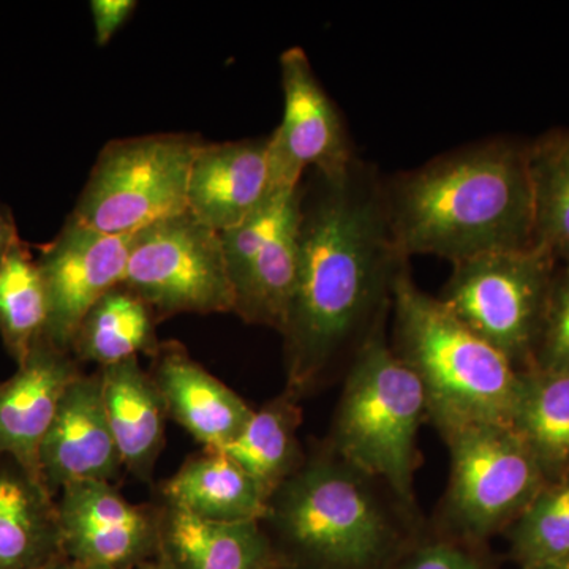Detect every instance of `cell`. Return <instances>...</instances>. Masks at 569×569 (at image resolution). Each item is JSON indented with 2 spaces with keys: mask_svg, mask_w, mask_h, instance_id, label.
<instances>
[{
  "mask_svg": "<svg viewBox=\"0 0 569 569\" xmlns=\"http://www.w3.org/2000/svg\"><path fill=\"white\" fill-rule=\"evenodd\" d=\"M302 187L299 272L282 331L288 377L307 387L391 307L392 283L408 260L392 236L383 178L358 162L337 179Z\"/></svg>",
  "mask_w": 569,
  "mask_h": 569,
  "instance_id": "1",
  "label": "cell"
},
{
  "mask_svg": "<svg viewBox=\"0 0 569 569\" xmlns=\"http://www.w3.org/2000/svg\"><path fill=\"white\" fill-rule=\"evenodd\" d=\"M389 227L400 253L449 263L535 247L527 144L492 138L383 179Z\"/></svg>",
  "mask_w": 569,
  "mask_h": 569,
  "instance_id": "2",
  "label": "cell"
},
{
  "mask_svg": "<svg viewBox=\"0 0 569 569\" xmlns=\"http://www.w3.org/2000/svg\"><path fill=\"white\" fill-rule=\"evenodd\" d=\"M395 351L425 388L427 415L440 430L468 425L511 426L523 372L427 295L407 266L392 283Z\"/></svg>",
  "mask_w": 569,
  "mask_h": 569,
  "instance_id": "3",
  "label": "cell"
},
{
  "mask_svg": "<svg viewBox=\"0 0 569 569\" xmlns=\"http://www.w3.org/2000/svg\"><path fill=\"white\" fill-rule=\"evenodd\" d=\"M385 320L355 350L335 425L339 460L378 478L402 503L413 501L417 437L425 388L385 337Z\"/></svg>",
  "mask_w": 569,
  "mask_h": 569,
  "instance_id": "4",
  "label": "cell"
},
{
  "mask_svg": "<svg viewBox=\"0 0 569 569\" xmlns=\"http://www.w3.org/2000/svg\"><path fill=\"white\" fill-rule=\"evenodd\" d=\"M284 541L326 569H367L388 546L389 527L365 477L342 460L299 467L269 501Z\"/></svg>",
  "mask_w": 569,
  "mask_h": 569,
  "instance_id": "5",
  "label": "cell"
},
{
  "mask_svg": "<svg viewBox=\"0 0 569 569\" xmlns=\"http://www.w3.org/2000/svg\"><path fill=\"white\" fill-rule=\"evenodd\" d=\"M200 144L198 138L176 133L110 142L70 219L99 233L126 236L186 213L190 168Z\"/></svg>",
  "mask_w": 569,
  "mask_h": 569,
  "instance_id": "6",
  "label": "cell"
},
{
  "mask_svg": "<svg viewBox=\"0 0 569 569\" xmlns=\"http://www.w3.org/2000/svg\"><path fill=\"white\" fill-rule=\"evenodd\" d=\"M556 276V254L545 247L482 253L452 263L440 299L527 372L533 366Z\"/></svg>",
  "mask_w": 569,
  "mask_h": 569,
  "instance_id": "7",
  "label": "cell"
},
{
  "mask_svg": "<svg viewBox=\"0 0 569 569\" xmlns=\"http://www.w3.org/2000/svg\"><path fill=\"white\" fill-rule=\"evenodd\" d=\"M123 284L160 316L234 312L222 236L189 211L134 236Z\"/></svg>",
  "mask_w": 569,
  "mask_h": 569,
  "instance_id": "8",
  "label": "cell"
},
{
  "mask_svg": "<svg viewBox=\"0 0 569 569\" xmlns=\"http://www.w3.org/2000/svg\"><path fill=\"white\" fill-rule=\"evenodd\" d=\"M441 433L451 455L449 512L471 537L509 526L548 482L511 426L468 425Z\"/></svg>",
  "mask_w": 569,
  "mask_h": 569,
  "instance_id": "9",
  "label": "cell"
},
{
  "mask_svg": "<svg viewBox=\"0 0 569 569\" xmlns=\"http://www.w3.org/2000/svg\"><path fill=\"white\" fill-rule=\"evenodd\" d=\"M279 62L283 118L268 141L272 193L298 189L306 171L337 179L358 162L342 114L306 51L290 48Z\"/></svg>",
  "mask_w": 569,
  "mask_h": 569,
  "instance_id": "10",
  "label": "cell"
},
{
  "mask_svg": "<svg viewBox=\"0 0 569 569\" xmlns=\"http://www.w3.org/2000/svg\"><path fill=\"white\" fill-rule=\"evenodd\" d=\"M134 234L112 236L67 220L54 241L41 249L39 263L48 299L44 339L71 353V343L100 299L126 279Z\"/></svg>",
  "mask_w": 569,
  "mask_h": 569,
  "instance_id": "11",
  "label": "cell"
},
{
  "mask_svg": "<svg viewBox=\"0 0 569 569\" xmlns=\"http://www.w3.org/2000/svg\"><path fill=\"white\" fill-rule=\"evenodd\" d=\"M63 556L81 568H144L153 563L159 516L134 507L107 481H82L58 493Z\"/></svg>",
  "mask_w": 569,
  "mask_h": 569,
  "instance_id": "12",
  "label": "cell"
},
{
  "mask_svg": "<svg viewBox=\"0 0 569 569\" xmlns=\"http://www.w3.org/2000/svg\"><path fill=\"white\" fill-rule=\"evenodd\" d=\"M123 466L104 413L100 376H80L67 388L47 436L37 470L52 497L82 481H107Z\"/></svg>",
  "mask_w": 569,
  "mask_h": 569,
  "instance_id": "13",
  "label": "cell"
},
{
  "mask_svg": "<svg viewBox=\"0 0 569 569\" xmlns=\"http://www.w3.org/2000/svg\"><path fill=\"white\" fill-rule=\"evenodd\" d=\"M269 137L204 144L194 153L187 209L194 219L223 233L261 208L272 194Z\"/></svg>",
  "mask_w": 569,
  "mask_h": 569,
  "instance_id": "14",
  "label": "cell"
},
{
  "mask_svg": "<svg viewBox=\"0 0 569 569\" xmlns=\"http://www.w3.org/2000/svg\"><path fill=\"white\" fill-rule=\"evenodd\" d=\"M80 376L70 353L44 337L39 340L17 373L0 383V456H9L39 478L41 441L67 388Z\"/></svg>",
  "mask_w": 569,
  "mask_h": 569,
  "instance_id": "15",
  "label": "cell"
},
{
  "mask_svg": "<svg viewBox=\"0 0 569 569\" xmlns=\"http://www.w3.org/2000/svg\"><path fill=\"white\" fill-rule=\"evenodd\" d=\"M157 355L152 380L167 413L206 449L234 440L252 418V408L197 365L179 343L157 348Z\"/></svg>",
  "mask_w": 569,
  "mask_h": 569,
  "instance_id": "16",
  "label": "cell"
},
{
  "mask_svg": "<svg viewBox=\"0 0 569 569\" xmlns=\"http://www.w3.org/2000/svg\"><path fill=\"white\" fill-rule=\"evenodd\" d=\"M159 569H276L261 522L220 523L168 505L159 516Z\"/></svg>",
  "mask_w": 569,
  "mask_h": 569,
  "instance_id": "17",
  "label": "cell"
},
{
  "mask_svg": "<svg viewBox=\"0 0 569 569\" xmlns=\"http://www.w3.org/2000/svg\"><path fill=\"white\" fill-rule=\"evenodd\" d=\"M61 553L54 497L20 462L0 456V569H39Z\"/></svg>",
  "mask_w": 569,
  "mask_h": 569,
  "instance_id": "18",
  "label": "cell"
},
{
  "mask_svg": "<svg viewBox=\"0 0 569 569\" xmlns=\"http://www.w3.org/2000/svg\"><path fill=\"white\" fill-rule=\"evenodd\" d=\"M168 505L220 523L263 522L269 498L249 473L219 449H206L164 486Z\"/></svg>",
  "mask_w": 569,
  "mask_h": 569,
  "instance_id": "19",
  "label": "cell"
},
{
  "mask_svg": "<svg viewBox=\"0 0 569 569\" xmlns=\"http://www.w3.org/2000/svg\"><path fill=\"white\" fill-rule=\"evenodd\" d=\"M99 376L104 413L122 463L134 473H148L163 443L167 410L159 389L138 358L102 367Z\"/></svg>",
  "mask_w": 569,
  "mask_h": 569,
  "instance_id": "20",
  "label": "cell"
},
{
  "mask_svg": "<svg viewBox=\"0 0 569 569\" xmlns=\"http://www.w3.org/2000/svg\"><path fill=\"white\" fill-rule=\"evenodd\" d=\"M153 310L126 284L112 288L81 321L71 353L100 367L157 351Z\"/></svg>",
  "mask_w": 569,
  "mask_h": 569,
  "instance_id": "21",
  "label": "cell"
},
{
  "mask_svg": "<svg viewBox=\"0 0 569 569\" xmlns=\"http://www.w3.org/2000/svg\"><path fill=\"white\" fill-rule=\"evenodd\" d=\"M299 227L301 208L258 252L236 284L234 312L247 323L283 331L298 282Z\"/></svg>",
  "mask_w": 569,
  "mask_h": 569,
  "instance_id": "22",
  "label": "cell"
},
{
  "mask_svg": "<svg viewBox=\"0 0 569 569\" xmlns=\"http://www.w3.org/2000/svg\"><path fill=\"white\" fill-rule=\"evenodd\" d=\"M512 429L548 481L569 473V372H523Z\"/></svg>",
  "mask_w": 569,
  "mask_h": 569,
  "instance_id": "23",
  "label": "cell"
},
{
  "mask_svg": "<svg viewBox=\"0 0 569 569\" xmlns=\"http://www.w3.org/2000/svg\"><path fill=\"white\" fill-rule=\"evenodd\" d=\"M301 410L291 397L253 411L244 429L219 451L227 452L263 488L269 498L299 468Z\"/></svg>",
  "mask_w": 569,
  "mask_h": 569,
  "instance_id": "24",
  "label": "cell"
},
{
  "mask_svg": "<svg viewBox=\"0 0 569 569\" xmlns=\"http://www.w3.org/2000/svg\"><path fill=\"white\" fill-rule=\"evenodd\" d=\"M48 325V299L39 263L20 241L0 263V336L21 365Z\"/></svg>",
  "mask_w": 569,
  "mask_h": 569,
  "instance_id": "25",
  "label": "cell"
},
{
  "mask_svg": "<svg viewBox=\"0 0 569 569\" xmlns=\"http://www.w3.org/2000/svg\"><path fill=\"white\" fill-rule=\"evenodd\" d=\"M535 203V246L553 254L569 247V130H552L527 144Z\"/></svg>",
  "mask_w": 569,
  "mask_h": 569,
  "instance_id": "26",
  "label": "cell"
},
{
  "mask_svg": "<svg viewBox=\"0 0 569 569\" xmlns=\"http://www.w3.org/2000/svg\"><path fill=\"white\" fill-rule=\"evenodd\" d=\"M512 556L522 569L546 567L569 556V473L546 482L509 523Z\"/></svg>",
  "mask_w": 569,
  "mask_h": 569,
  "instance_id": "27",
  "label": "cell"
},
{
  "mask_svg": "<svg viewBox=\"0 0 569 569\" xmlns=\"http://www.w3.org/2000/svg\"><path fill=\"white\" fill-rule=\"evenodd\" d=\"M530 370L569 372V279L559 269Z\"/></svg>",
  "mask_w": 569,
  "mask_h": 569,
  "instance_id": "28",
  "label": "cell"
},
{
  "mask_svg": "<svg viewBox=\"0 0 569 569\" xmlns=\"http://www.w3.org/2000/svg\"><path fill=\"white\" fill-rule=\"evenodd\" d=\"M134 9H137V2L133 0H92L91 10L97 44L104 47L126 24Z\"/></svg>",
  "mask_w": 569,
  "mask_h": 569,
  "instance_id": "29",
  "label": "cell"
},
{
  "mask_svg": "<svg viewBox=\"0 0 569 569\" xmlns=\"http://www.w3.org/2000/svg\"><path fill=\"white\" fill-rule=\"evenodd\" d=\"M406 569H479L467 553L449 545H432L419 550Z\"/></svg>",
  "mask_w": 569,
  "mask_h": 569,
  "instance_id": "30",
  "label": "cell"
},
{
  "mask_svg": "<svg viewBox=\"0 0 569 569\" xmlns=\"http://www.w3.org/2000/svg\"><path fill=\"white\" fill-rule=\"evenodd\" d=\"M20 241L21 239L20 236H18L17 223H14L10 209L0 204V263H2L6 254L9 253L10 250Z\"/></svg>",
  "mask_w": 569,
  "mask_h": 569,
  "instance_id": "31",
  "label": "cell"
},
{
  "mask_svg": "<svg viewBox=\"0 0 569 569\" xmlns=\"http://www.w3.org/2000/svg\"><path fill=\"white\" fill-rule=\"evenodd\" d=\"M39 569H81V567H78L74 561L67 559V557L61 553V556L56 557L50 563L43 565V567Z\"/></svg>",
  "mask_w": 569,
  "mask_h": 569,
  "instance_id": "32",
  "label": "cell"
},
{
  "mask_svg": "<svg viewBox=\"0 0 569 569\" xmlns=\"http://www.w3.org/2000/svg\"><path fill=\"white\" fill-rule=\"evenodd\" d=\"M557 263L561 264V269L559 271L565 277L569 279V247L567 249L560 250L559 253L556 254Z\"/></svg>",
  "mask_w": 569,
  "mask_h": 569,
  "instance_id": "33",
  "label": "cell"
},
{
  "mask_svg": "<svg viewBox=\"0 0 569 569\" xmlns=\"http://www.w3.org/2000/svg\"><path fill=\"white\" fill-rule=\"evenodd\" d=\"M537 569H569V556L565 557L559 561H553V563L546 565V567L537 568Z\"/></svg>",
  "mask_w": 569,
  "mask_h": 569,
  "instance_id": "34",
  "label": "cell"
},
{
  "mask_svg": "<svg viewBox=\"0 0 569 569\" xmlns=\"http://www.w3.org/2000/svg\"><path fill=\"white\" fill-rule=\"evenodd\" d=\"M144 568H146V567H144ZM144 568H137V569H144ZM81 569H122V568L91 567V568H81Z\"/></svg>",
  "mask_w": 569,
  "mask_h": 569,
  "instance_id": "35",
  "label": "cell"
},
{
  "mask_svg": "<svg viewBox=\"0 0 569 569\" xmlns=\"http://www.w3.org/2000/svg\"><path fill=\"white\" fill-rule=\"evenodd\" d=\"M144 569H159V567H157L156 561H153V563L148 565V567H146Z\"/></svg>",
  "mask_w": 569,
  "mask_h": 569,
  "instance_id": "36",
  "label": "cell"
}]
</instances>
